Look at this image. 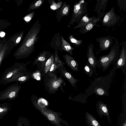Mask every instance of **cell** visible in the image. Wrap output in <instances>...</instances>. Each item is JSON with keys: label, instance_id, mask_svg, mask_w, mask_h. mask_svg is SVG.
<instances>
[{"label": "cell", "instance_id": "6da1fadb", "mask_svg": "<svg viewBox=\"0 0 126 126\" xmlns=\"http://www.w3.org/2000/svg\"><path fill=\"white\" fill-rule=\"evenodd\" d=\"M41 28L39 20L33 24L23 39L21 44L15 52L13 56L19 59L28 57L33 51L35 44L39 36H37Z\"/></svg>", "mask_w": 126, "mask_h": 126}, {"label": "cell", "instance_id": "7a4b0ae2", "mask_svg": "<svg viewBox=\"0 0 126 126\" xmlns=\"http://www.w3.org/2000/svg\"><path fill=\"white\" fill-rule=\"evenodd\" d=\"M116 63L110 73L105 77L100 76L96 78L91 82V85L85 91L87 96L93 94L100 96L109 95L108 92L110 83L115 70L117 69Z\"/></svg>", "mask_w": 126, "mask_h": 126}, {"label": "cell", "instance_id": "3957f363", "mask_svg": "<svg viewBox=\"0 0 126 126\" xmlns=\"http://www.w3.org/2000/svg\"><path fill=\"white\" fill-rule=\"evenodd\" d=\"M32 103L34 108L52 124L55 126H69L66 122L61 117V113L48 109L45 105L36 101Z\"/></svg>", "mask_w": 126, "mask_h": 126}, {"label": "cell", "instance_id": "277c9868", "mask_svg": "<svg viewBox=\"0 0 126 126\" xmlns=\"http://www.w3.org/2000/svg\"><path fill=\"white\" fill-rule=\"evenodd\" d=\"M119 47L118 40H116L115 44L108 54L102 55L97 60L96 66L101 67L103 71L106 70L111 64L116 63L118 59Z\"/></svg>", "mask_w": 126, "mask_h": 126}, {"label": "cell", "instance_id": "5b68a950", "mask_svg": "<svg viewBox=\"0 0 126 126\" xmlns=\"http://www.w3.org/2000/svg\"><path fill=\"white\" fill-rule=\"evenodd\" d=\"M87 2L83 0L75 3L69 24L72 25L76 22L77 23L81 18L87 13Z\"/></svg>", "mask_w": 126, "mask_h": 126}, {"label": "cell", "instance_id": "8992f818", "mask_svg": "<svg viewBox=\"0 0 126 126\" xmlns=\"http://www.w3.org/2000/svg\"><path fill=\"white\" fill-rule=\"evenodd\" d=\"M18 83L13 84L7 87L3 91L0 92V100H14L18 96L21 86Z\"/></svg>", "mask_w": 126, "mask_h": 126}, {"label": "cell", "instance_id": "52a82bcc", "mask_svg": "<svg viewBox=\"0 0 126 126\" xmlns=\"http://www.w3.org/2000/svg\"><path fill=\"white\" fill-rule=\"evenodd\" d=\"M25 64L16 62L11 67L6 69L0 79V85L5 81L25 69Z\"/></svg>", "mask_w": 126, "mask_h": 126}, {"label": "cell", "instance_id": "ba28073f", "mask_svg": "<svg viewBox=\"0 0 126 126\" xmlns=\"http://www.w3.org/2000/svg\"><path fill=\"white\" fill-rule=\"evenodd\" d=\"M114 10V8L112 7L104 14L102 21L103 25L110 27L114 26L118 23L120 16L116 14Z\"/></svg>", "mask_w": 126, "mask_h": 126}, {"label": "cell", "instance_id": "9c48e42d", "mask_svg": "<svg viewBox=\"0 0 126 126\" xmlns=\"http://www.w3.org/2000/svg\"><path fill=\"white\" fill-rule=\"evenodd\" d=\"M114 38V37L110 36L97 38L96 41L99 43L100 51L101 52L108 50L112 44Z\"/></svg>", "mask_w": 126, "mask_h": 126}, {"label": "cell", "instance_id": "30bf717a", "mask_svg": "<svg viewBox=\"0 0 126 126\" xmlns=\"http://www.w3.org/2000/svg\"><path fill=\"white\" fill-rule=\"evenodd\" d=\"M116 68H121L126 74V41L123 43L120 54L116 63Z\"/></svg>", "mask_w": 126, "mask_h": 126}, {"label": "cell", "instance_id": "8fae6325", "mask_svg": "<svg viewBox=\"0 0 126 126\" xmlns=\"http://www.w3.org/2000/svg\"><path fill=\"white\" fill-rule=\"evenodd\" d=\"M93 44H89L88 47L87 53V62L91 66L94 72H95L97 60L93 51Z\"/></svg>", "mask_w": 126, "mask_h": 126}, {"label": "cell", "instance_id": "7c38bea8", "mask_svg": "<svg viewBox=\"0 0 126 126\" xmlns=\"http://www.w3.org/2000/svg\"><path fill=\"white\" fill-rule=\"evenodd\" d=\"M15 47L14 43L8 39L0 52V67L2 61Z\"/></svg>", "mask_w": 126, "mask_h": 126}, {"label": "cell", "instance_id": "4fadbf2b", "mask_svg": "<svg viewBox=\"0 0 126 126\" xmlns=\"http://www.w3.org/2000/svg\"><path fill=\"white\" fill-rule=\"evenodd\" d=\"M96 106L97 112L100 117H102L103 115L105 116L109 122L111 123L109 109L107 105L100 101L96 104Z\"/></svg>", "mask_w": 126, "mask_h": 126}, {"label": "cell", "instance_id": "5bb4252c", "mask_svg": "<svg viewBox=\"0 0 126 126\" xmlns=\"http://www.w3.org/2000/svg\"><path fill=\"white\" fill-rule=\"evenodd\" d=\"M104 14L103 13H101L100 15L97 17L94 20L87 24L85 26L81 28L79 31V33L81 34H85L86 33L91 30L95 26L96 23L99 21L100 18L104 16Z\"/></svg>", "mask_w": 126, "mask_h": 126}, {"label": "cell", "instance_id": "9a60e30c", "mask_svg": "<svg viewBox=\"0 0 126 126\" xmlns=\"http://www.w3.org/2000/svg\"><path fill=\"white\" fill-rule=\"evenodd\" d=\"M64 57L66 64L72 69L76 71H79L78 63L74 58L67 54H65Z\"/></svg>", "mask_w": 126, "mask_h": 126}, {"label": "cell", "instance_id": "2e32d148", "mask_svg": "<svg viewBox=\"0 0 126 126\" xmlns=\"http://www.w3.org/2000/svg\"><path fill=\"white\" fill-rule=\"evenodd\" d=\"M88 15L89 14L87 13L84 15L77 23L78 25L74 27L73 28L75 29L78 28H80L96 18L94 16L91 17H88Z\"/></svg>", "mask_w": 126, "mask_h": 126}, {"label": "cell", "instance_id": "e0dca14e", "mask_svg": "<svg viewBox=\"0 0 126 126\" xmlns=\"http://www.w3.org/2000/svg\"><path fill=\"white\" fill-rule=\"evenodd\" d=\"M50 45L55 49L62 50L61 36L59 33L55 34L52 40Z\"/></svg>", "mask_w": 126, "mask_h": 126}, {"label": "cell", "instance_id": "ac0fdd59", "mask_svg": "<svg viewBox=\"0 0 126 126\" xmlns=\"http://www.w3.org/2000/svg\"><path fill=\"white\" fill-rule=\"evenodd\" d=\"M60 9H59V11H57V16H59V20H60L62 17L63 16H66L68 15L69 14L70 9V6L69 4H67L66 2L63 3V4L61 5V7L60 8Z\"/></svg>", "mask_w": 126, "mask_h": 126}, {"label": "cell", "instance_id": "d6986e66", "mask_svg": "<svg viewBox=\"0 0 126 126\" xmlns=\"http://www.w3.org/2000/svg\"><path fill=\"white\" fill-rule=\"evenodd\" d=\"M85 117L88 126H101L95 118L87 112L85 113Z\"/></svg>", "mask_w": 126, "mask_h": 126}, {"label": "cell", "instance_id": "ffe728a7", "mask_svg": "<svg viewBox=\"0 0 126 126\" xmlns=\"http://www.w3.org/2000/svg\"><path fill=\"white\" fill-rule=\"evenodd\" d=\"M108 0H97L95 7L94 11H96L98 16L101 13V11H104L106 8Z\"/></svg>", "mask_w": 126, "mask_h": 126}, {"label": "cell", "instance_id": "44dd1931", "mask_svg": "<svg viewBox=\"0 0 126 126\" xmlns=\"http://www.w3.org/2000/svg\"><path fill=\"white\" fill-rule=\"evenodd\" d=\"M62 73L64 77L73 87L77 88L76 83L79 80L75 78L71 74L65 70H62Z\"/></svg>", "mask_w": 126, "mask_h": 126}, {"label": "cell", "instance_id": "7402d4cb", "mask_svg": "<svg viewBox=\"0 0 126 126\" xmlns=\"http://www.w3.org/2000/svg\"><path fill=\"white\" fill-rule=\"evenodd\" d=\"M24 31L17 32L9 37V40L13 41L15 46L17 45L23 37Z\"/></svg>", "mask_w": 126, "mask_h": 126}, {"label": "cell", "instance_id": "603a6c76", "mask_svg": "<svg viewBox=\"0 0 126 126\" xmlns=\"http://www.w3.org/2000/svg\"><path fill=\"white\" fill-rule=\"evenodd\" d=\"M61 38L62 50L68 53L70 55H73L72 51L74 50V48L62 36H61Z\"/></svg>", "mask_w": 126, "mask_h": 126}, {"label": "cell", "instance_id": "cb8c5ba5", "mask_svg": "<svg viewBox=\"0 0 126 126\" xmlns=\"http://www.w3.org/2000/svg\"><path fill=\"white\" fill-rule=\"evenodd\" d=\"M44 0H39L34 2L28 8V12H29L30 11L35 10L40 7L43 4Z\"/></svg>", "mask_w": 126, "mask_h": 126}, {"label": "cell", "instance_id": "d4e9b609", "mask_svg": "<svg viewBox=\"0 0 126 126\" xmlns=\"http://www.w3.org/2000/svg\"><path fill=\"white\" fill-rule=\"evenodd\" d=\"M68 39L70 42L76 46H80L83 42L82 40L76 39L72 35H70L69 36Z\"/></svg>", "mask_w": 126, "mask_h": 126}, {"label": "cell", "instance_id": "484cf974", "mask_svg": "<svg viewBox=\"0 0 126 126\" xmlns=\"http://www.w3.org/2000/svg\"><path fill=\"white\" fill-rule=\"evenodd\" d=\"M85 72L89 77H91L93 76L94 71L90 65L87 63L84 67Z\"/></svg>", "mask_w": 126, "mask_h": 126}, {"label": "cell", "instance_id": "4316f807", "mask_svg": "<svg viewBox=\"0 0 126 126\" xmlns=\"http://www.w3.org/2000/svg\"><path fill=\"white\" fill-rule=\"evenodd\" d=\"M54 57L53 55H52L48 59L45 64V72L47 73L49 70L50 67L53 62Z\"/></svg>", "mask_w": 126, "mask_h": 126}, {"label": "cell", "instance_id": "83f0119b", "mask_svg": "<svg viewBox=\"0 0 126 126\" xmlns=\"http://www.w3.org/2000/svg\"><path fill=\"white\" fill-rule=\"evenodd\" d=\"M10 24V23L8 20L0 19V30L7 28Z\"/></svg>", "mask_w": 126, "mask_h": 126}, {"label": "cell", "instance_id": "f1b7e54d", "mask_svg": "<svg viewBox=\"0 0 126 126\" xmlns=\"http://www.w3.org/2000/svg\"><path fill=\"white\" fill-rule=\"evenodd\" d=\"M7 104L5 103L0 104V115L7 112L9 109Z\"/></svg>", "mask_w": 126, "mask_h": 126}, {"label": "cell", "instance_id": "f546056e", "mask_svg": "<svg viewBox=\"0 0 126 126\" xmlns=\"http://www.w3.org/2000/svg\"><path fill=\"white\" fill-rule=\"evenodd\" d=\"M51 1H50V8L53 10H56L59 8L62 4V1L59 2L56 4L54 0Z\"/></svg>", "mask_w": 126, "mask_h": 126}, {"label": "cell", "instance_id": "4dcf8cb0", "mask_svg": "<svg viewBox=\"0 0 126 126\" xmlns=\"http://www.w3.org/2000/svg\"><path fill=\"white\" fill-rule=\"evenodd\" d=\"M118 4L120 10L122 9L124 11H126V0H118Z\"/></svg>", "mask_w": 126, "mask_h": 126}, {"label": "cell", "instance_id": "1f68e13d", "mask_svg": "<svg viewBox=\"0 0 126 126\" xmlns=\"http://www.w3.org/2000/svg\"><path fill=\"white\" fill-rule=\"evenodd\" d=\"M47 52L46 51H44L40 53L37 59V61H45L46 59V56L47 54Z\"/></svg>", "mask_w": 126, "mask_h": 126}, {"label": "cell", "instance_id": "d6a6232c", "mask_svg": "<svg viewBox=\"0 0 126 126\" xmlns=\"http://www.w3.org/2000/svg\"><path fill=\"white\" fill-rule=\"evenodd\" d=\"M34 12H32L30 14L24 17L25 21L28 22L30 21L34 15Z\"/></svg>", "mask_w": 126, "mask_h": 126}, {"label": "cell", "instance_id": "836d02e7", "mask_svg": "<svg viewBox=\"0 0 126 126\" xmlns=\"http://www.w3.org/2000/svg\"><path fill=\"white\" fill-rule=\"evenodd\" d=\"M7 41L5 39H3L0 40V52L5 44Z\"/></svg>", "mask_w": 126, "mask_h": 126}, {"label": "cell", "instance_id": "e575fe53", "mask_svg": "<svg viewBox=\"0 0 126 126\" xmlns=\"http://www.w3.org/2000/svg\"><path fill=\"white\" fill-rule=\"evenodd\" d=\"M60 85V83L58 81H55L53 82L52 84V87L54 88H56L58 87Z\"/></svg>", "mask_w": 126, "mask_h": 126}, {"label": "cell", "instance_id": "d590c367", "mask_svg": "<svg viewBox=\"0 0 126 126\" xmlns=\"http://www.w3.org/2000/svg\"><path fill=\"white\" fill-rule=\"evenodd\" d=\"M24 124L25 126H30L28 120L26 118H24L23 120Z\"/></svg>", "mask_w": 126, "mask_h": 126}, {"label": "cell", "instance_id": "8d00e7d4", "mask_svg": "<svg viewBox=\"0 0 126 126\" xmlns=\"http://www.w3.org/2000/svg\"><path fill=\"white\" fill-rule=\"evenodd\" d=\"M40 74L38 73H35L33 74L34 78L37 80H39L40 79Z\"/></svg>", "mask_w": 126, "mask_h": 126}, {"label": "cell", "instance_id": "74e56055", "mask_svg": "<svg viewBox=\"0 0 126 126\" xmlns=\"http://www.w3.org/2000/svg\"><path fill=\"white\" fill-rule=\"evenodd\" d=\"M5 35V33L3 32H2L0 33V36L1 37H4Z\"/></svg>", "mask_w": 126, "mask_h": 126}, {"label": "cell", "instance_id": "f35d334b", "mask_svg": "<svg viewBox=\"0 0 126 126\" xmlns=\"http://www.w3.org/2000/svg\"><path fill=\"white\" fill-rule=\"evenodd\" d=\"M23 122H20L18 124V126H23ZM24 126H25L24 125Z\"/></svg>", "mask_w": 126, "mask_h": 126}, {"label": "cell", "instance_id": "ab89813d", "mask_svg": "<svg viewBox=\"0 0 126 126\" xmlns=\"http://www.w3.org/2000/svg\"><path fill=\"white\" fill-rule=\"evenodd\" d=\"M123 126H126V121H125V122L124 123Z\"/></svg>", "mask_w": 126, "mask_h": 126}, {"label": "cell", "instance_id": "60d3db41", "mask_svg": "<svg viewBox=\"0 0 126 126\" xmlns=\"http://www.w3.org/2000/svg\"><path fill=\"white\" fill-rule=\"evenodd\" d=\"M0 11H2V10L0 8Z\"/></svg>", "mask_w": 126, "mask_h": 126}, {"label": "cell", "instance_id": "b9f144b4", "mask_svg": "<svg viewBox=\"0 0 126 126\" xmlns=\"http://www.w3.org/2000/svg\"></svg>", "mask_w": 126, "mask_h": 126}]
</instances>
